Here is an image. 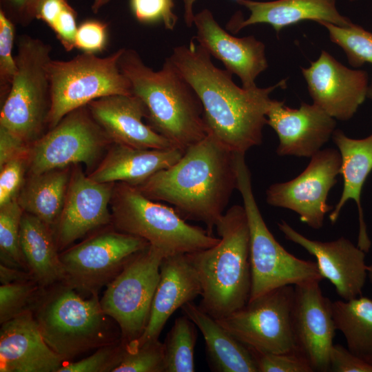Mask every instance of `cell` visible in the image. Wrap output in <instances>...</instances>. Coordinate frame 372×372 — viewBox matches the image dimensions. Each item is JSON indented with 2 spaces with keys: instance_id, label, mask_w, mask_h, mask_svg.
<instances>
[{
  "instance_id": "obj_1",
  "label": "cell",
  "mask_w": 372,
  "mask_h": 372,
  "mask_svg": "<svg viewBox=\"0 0 372 372\" xmlns=\"http://www.w3.org/2000/svg\"><path fill=\"white\" fill-rule=\"evenodd\" d=\"M211 56L191 41L174 48L169 59L199 97L208 134L230 152L245 154L262 143L273 100L270 94L277 88H285L287 79L263 88L240 87L234 82L232 74L216 67Z\"/></svg>"
},
{
  "instance_id": "obj_2",
  "label": "cell",
  "mask_w": 372,
  "mask_h": 372,
  "mask_svg": "<svg viewBox=\"0 0 372 372\" xmlns=\"http://www.w3.org/2000/svg\"><path fill=\"white\" fill-rule=\"evenodd\" d=\"M236 186L235 153L208 134L174 165L135 187L151 200L172 205L183 219L203 223L212 234Z\"/></svg>"
},
{
  "instance_id": "obj_3",
  "label": "cell",
  "mask_w": 372,
  "mask_h": 372,
  "mask_svg": "<svg viewBox=\"0 0 372 372\" xmlns=\"http://www.w3.org/2000/svg\"><path fill=\"white\" fill-rule=\"evenodd\" d=\"M118 63L146 107L147 125L174 147L185 151L208 135L199 97L169 58L155 71L136 50L124 48Z\"/></svg>"
},
{
  "instance_id": "obj_4",
  "label": "cell",
  "mask_w": 372,
  "mask_h": 372,
  "mask_svg": "<svg viewBox=\"0 0 372 372\" xmlns=\"http://www.w3.org/2000/svg\"><path fill=\"white\" fill-rule=\"evenodd\" d=\"M215 228L219 242L189 255L202 286L198 306L220 320L244 307L250 298L249 229L244 207L231 206Z\"/></svg>"
},
{
  "instance_id": "obj_5",
  "label": "cell",
  "mask_w": 372,
  "mask_h": 372,
  "mask_svg": "<svg viewBox=\"0 0 372 372\" xmlns=\"http://www.w3.org/2000/svg\"><path fill=\"white\" fill-rule=\"evenodd\" d=\"M32 313L46 343L66 362L121 339L98 295L85 299L63 282L43 288Z\"/></svg>"
},
{
  "instance_id": "obj_6",
  "label": "cell",
  "mask_w": 372,
  "mask_h": 372,
  "mask_svg": "<svg viewBox=\"0 0 372 372\" xmlns=\"http://www.w3.org/2000/svg\"><path fill=\"white\" fill-rule=\"evenodd\" d=\"M110 207L116 230L145 239L165 257L208 249L220 240L207 229L186 223L174 208L154 202L126 183L114 185Z\"/></svg>"
},
{
  "instance_id": "obj_7",
  "label": "cell",
  "mask_w": 372,
  "mask_h": 372,
  "mask_svg": "<svg viewBox=\"0 0 372 372\" xmlns=\"http://www.w3.org/2000/svg\"><path fill=\"white\" fill-rule=\"evenodd\" d=\"M245 154H236L238 190L249 229L251 289L249 300L285 285H296L324 278L316 262L298 258L288 252L268 229L256 201L251 175Z\"/></svg>"
},
{
  "instance_id": "obj_8",
  "label": "cell",
  "mask_w": 372,
  "mask_h": 372,
  "mask_svg": "<svg viewBox=\"0 0 372 372\" xmlns=\"http://www.w3.org/2000/svg\"><path fill=\"white\" fill-rule=\"evenodd\" d=\"M17 45V72L1 109L0 126L28 143L38 137L47 123L52 48L28 34L21 35Z\"/></svg>"
},
{
  "instance_id": "obj_9",
  "label": "cell",
  "mask_w": 372,
  "mask_h": 372,
  "mask_svg": "<svg viewBox=\"0 0 372 372\" xmlns=\"http://www.w3.org/2000/svg\"><path fill=\"white\" fill-rule=\"evenodd\" d=\"M123 49L105 57L83 52L68 61L51 59L48 67L51 103L47 120L50 129L68 113L94 100L132 94L130 82L118 63Z\"/></svg>"
},
{
  "instance_id": "obj_10",
  "label": "cell",
  "mask_w": 372,
  "mask_h": 372,
  "mask_svg": "<svg viewBox=\"0 0 372 372\" xmlns=\"http://www.w3.org/2000/svg\"><path fill=\"white\" fill-rule=\"evenodd\" d=\"M165 257L149 245L134 254L107 285L101 305L118 325L125 344L137 340L146 328Z\"/></svg>"
},
{
  "instance_id": "obj_11",
  "label": "cell",
  "mask_w": 372,
  "mask_h": 372,
  "mask_svg": "<svg viewBox=\"0 0 372 372\" xmlns=\"http://www.w3.org/2000/svg\"><path fill=\"white\" fill-rule=\"evenodd\" d=\"M149 245L142 238L117 230L99 233L59 254L63 282L79 293L98 295L134 254Z\"/></svg>"
},
{
  "instance_id": "obj_12",
  "label": "cell",
  "mask_w": 372,
  "mask_h": 372,
  "mask_svg": "<svg viewBox=\"0 0 372 372\" xmlns=\"http://www.w3.org/2000/svg\"><path fill=\"white\" fill-rule=\"evenodd\" d=\"M293 298L294 285H285L249 300L242 308L216 320L254 351L271 353L294 351Z\"/></svg>"
},
{
  "instance_id": "obj_13",
  "label": "cell",
  "mask_w": 372,
  "mask_h": 372,
  "mask_svg": "<svg viewBox=\"0 0 372 372\" xmlns=\"http://www.w3.org/2000/svg\"><path fill=\"white\" fill-rule=\"evenodd\" d=\"M107 141H112L87 105L65 116L39 138L30 152V174L84 163L92 167Z\"/></svg>"
},
{
  "instance_id": "obj_14",
  "label": "cell",
  "mask_w": 372,
  "mask_h": 372,
  "mask_svg": "<svg viewBox=\"0 0 372 372\" xmlns=\"http://www.w3.org/2000/svg\"><path fill=\"white\" fill-rule=\"evenodd\" d=\"M341 156L338 149H320L311 157L306 168L296 178L271 185L266 190L267 204L290 209L312 229L322 227L325 215L333 210L328 194L337 183Z\"/></svg>"
},
{
  "instance_id": "obj_15",
  "label": "cell",
  "mask_w": 372,
  "mask_h": 372,
  "mask_svg": "<svg viewBox=\"0 0 372 372\" xmlns=\"http://www.w3.org/2000/svg\"><path fill=\"white\" fill-rule=\"evenodd\" d=\"M320 281L294 285L291 324L296 351L307 358L313 371L328 372L336 329L332 301L323 295Z\"/></svg>"
},
{
  "instance_id": "obj_16",
  "label": "cell",
  "mask_w": 372,
  "mask_h": 372,
  "mask_svg": "<svg viewBox=\"0 0 372 372\" xmlns=\"http://www.w3.org/2000/svg\"><path fill=\"white\" fill-rule=\"evenodd\" d=\"M301 72L313 103L335 119H351L367 98V72L346 67L325 50Z\"/></svg>"
},
{
  "instance_id": "obj_17",
  "label": "cell",
  "mask_w": 372,
  "mask_h": 372,
  "mask_svg": "<svg viewBox=\"0 0 372 372\" xmlns=\"http://www.w3.org/2000/svg\"><path fill=\"white\" fill-rule=\"evenodd\" d=\"M278 227L285 239L316 258L321 276L333 284L342 300L362 296L367 279L364 251L344 236L324 242L304 236L283 220L278 223Z\"/></svg>"
},
{
  "instance_id": "obj_18",
  "label": "cell",
  "mask_w": 372,
  "mask_h": 372,
  "mask_svg": "<svg viewBox=\"0 0 372 372\" xmlns=\"http://www.w3.org/2000/svg\"><path fill=\"white\" fill-rule=\"evenodd\" d=\"M113 183H100L76 167L70 174L64 205L54 229L58 249L112 221Z\"/></svg>"
},
{
  "instance_id": "obj_19",
  "label": "cell",
  "mask_w": 372,
  "mask_h": 372,
  "mask_svg": "<svg viewBox=\"0 0 372 372\" xmlns=\"http://www.w3.org/2000/svg\"><path fill=\"white\" fill-rule=\"evenodd\" d=\"M267 125L276 133L278 156L311 158L329 141L335 130V119L317 105L301 102L291 108L273 99L267 113Z\"/></svg>"
},
{
  "instance_id": "obj_20",
  "label": "cell",
  "mask_w": 372,
  "mask_h": 372,
  "mask_svg": "<svg viewBox=\"0 0 372 372\" xmlns=\"http://www.w3.org/2000/svg\"><path fill=\"white\" fill-rule=\"evenodd\" d=\"M197 43L211 56L220 60L225 69L237 75L242 87H256V79L268 68L265 44L250 35L242 38L232 36L216 21L208 9L194 16Z\"/></svg>"
},
{
  "instance_id": "obj_21",
  "label": "cell",
  "mask_w": 372,
  "mask_h": 372,
  "mask_svg": "<svg viewBox=\"0 0 372 372\" xmlns=\"http://www.w3.org/2000/svg\"><path fill=\"white\" fill-rule=\"evenodd\" d=\"M201 294L200 281L189 254L165 257L161 264L159 280L146 328L137 340L125 344V349L133 350L158 340L173 313Z\"/></svg>"
},
{
  "instance_id": "obj_22",
  "label": "cell",
  "mask_w": 372,
  "mask_h": 372,
  "mask_svg": "<svg viewBox=\"0 0 372 372\" xmlns=\"http://www.w3.org/2000/svg\"><path fill=\"white\" fill-rule=\"evenodd\" d=\"M92 117L114 143L141 149L174 147L143 122L147 110L134 94H114L87 105Z\"/></svg>"
},
{
  "instance_id": "obj_23",
  "label": "cell",
  "mask_w": 372,
  "mask_h": 372,
  "mask_svg": "<svg viewBox=\"0 0 372 372\" xmlns=\"http://www.w3.org/2000/svg\"><path fill=\"white\" fill-rule=\"evenodd\" d=\"M1 325L0 372H58L66 362L46 343L32 311Z\"/></svg>"
},
{
  "instance_id": "obj_24",
  "label": "cell",
  "mask_w": 372,
  "mask_h": 372,
  "mask_svg": "<svg viewBox=\"0 0 372 372\" xmlns=\"http://www.w3.org/2000/svg\"><path fill=\"white\" fill-rule=\"evenodd\" d=\"M331 138L341 156L340 174L343 178L344 185L340 198L329 218L332 224L335 223L347 202L353 200L357 205L359 220L357 245L367 253L371 242L366 231L361 193L372 171V133L365 138L356 139L347 136L341 130L335 129Z\"/></svg>"
},
{
  "instance_id": "obj_25",
  "label": "cell",
  "mask_w": 372,
  "mask_h": 372,
  "mask_svg": "<svg viewBox=\"0 0 372 372\" xmlns=\"http://www.w3.org/2000/svg\"><path fill=\"white\" fill-rule=\"evenodd\" d=\"M236 2L247 8L250 14L246 20L231 22L235 32L249 25L267 23L272 26L278 37L284 28L305 20L323 21L341 27L353 23L338 12L336 0H237Z\"/></svg>"
},
{
  "instance_id": "obj_26",
  "label": "cell",
  "mask_w": 372,
  "mask_h": 372,
  "mask_svg": "<svg viewBox=\"0 0 372 372\" xmlns=\"http://www.w3.org/2000/svg\"><path fill=\"white\" fill-rule=\"evenodd\" d=\"M184 152L176 147L141 149L114 143L88 176L100 183L123 182L136 186L156 172L174 165Z\"/></svg>"
},
{
  "instance_id": "obj_27",
  "label": "cell",
  "mask_w": 372,
  "mask_h": 372,
  "mask_svg": "<svg viewBox=\"0 0 372 372\" xmlns=\"http://www.w3.org/2000/svg\"><path fill=\"white\" fill-rule=\"evenodd\" d=\"M202 333L207 358L211 371L216 372H258L250 349L193 302L182 307Z\"/></svg>"
},
{
  "instance_id": "obj_28",
  "label": "cell",
  "mask_w": 372,
  "mask_h": 372,
  "mask_svg": "<svg viewBox=\"0 0 372 372\" xmlns=\"http://www.w3.org/2000/svg\"><path fill=\"white\" fill-rule=\"evenodd\" d=\"M19 242L28 270L43 288L64 280L53 230L39 218L23 211Z\"/></svg>"
},
{
  "instance_id": "obj_29",
  "label": "cell",
  "mask_w": 372,
  "mask_h": 372,
  "mask_svg": "<svg viewBox=\"0 0 372 372\" xmlns=\"http://www.w3.org/2000/svg\"><path fill=\"white\" fill-rule=\"evenodd\" d=\"M70 174L67 167L30 174L17 201L23 211L35 216L54 231L61 213Z\"/></svg>"
},
{
  "instance_id": "obj_30",
  "label": "cell",
  "mask_w": 372,
  "mask_h": 372,
  "mask_svg": "<svg viewBox=\"0 0 372 372\" xmlns=\"http://www.w3.org/2000/svg\"><path fill=\"white\" fill-rule=\"evenodd\" d=\"M335 328L352 353L372 360V299L359 296L332 302Z\"/></svg>"
},
{
  "instance_id": "obj_31",
  "label": "cell",
  "mask_w": 372,
  "mask_h": 372,
  "mask_svg": "<svg viewBox=\"0 0 372 372\" xmlns=\"http://www.w3.org/2000/svg\"><path fill=\"white\" fill-rule=\"evenodd\" d=\"M196 324L185 315L177 318L163 343L165 372H194Z\"/></svg>"
},
{
  "instance_id": "obj_32",
  "label": "cell",
  "mask_w": 372,
  "mask_h": 372,
  "mask_svg": "<svg viewBox=\"0 0 372 372\" xmlns=\"http://www.w3.org/2000/svg\"><path fill=\"white\" fill-rule=\"evenodd\" d=\"M23 214L17 198L0 207V258L1 264L28 271L19 242Z\"/></svg>"
},
{
  "instance_id": "obj_33",
  "label": "cell",
  "mask_w": 372,
  "mask_h": 372,
  "mask_svg": "<svg viewBox=\"0 0 372 372\" xmlns=\"http://www.w3.org/2000/svg\"><path fill=\"white\" fill-rule=\"evenodd\" d=\"M317 23L327 30L331 41L342 49L351 66L372 64V32L353 23L344 27L323 21Z\"/></svg>"
},
{
  "instance_id": "obj_34",
  "label": "cell",
  "mask_w": 372,
  "mask_h": 372,
  "mask_svg": "<svg viewBox=\"0 0 372 372\" xmlns=\"http://www.w3.org/2000/svg\"><path fill=\"white\" fill-rule=\"evenodd\" d=\"M34 280L0 286V324L25 312L32 311L42 292Z\"/></svg>"
},
{
  "instance_id": "obj_35",
  "label": "cell",
  "mask_w": 372,
  "mask_h": 372,
  "mask_svg": "<svg viewBox=\"0 0 372 372\" xmlns=\"http://www.w3.org/2000/svg\"><path fill=\"white\" fill-rule=\"evenodd\" d=\"M113 372H165L163 343L149 341L133 350L125 349Z\"/></svg>"
},
{
  "instance_id": "obj_36",
  "label": "cell",
  "mask_w": 372,
  "mask_h": 372,
  "mask_svg": "<svg viewBox=\"0 0 372 372\" xmlns=\"http://www.w3.org/2000/svg\"><path fill=\"white\" fill-rule=\"evenodd\" d=\"M125 348L121 339L96 349L93 354L76 362H65L58 372H113Z\"/></svg>"
},
{
  "instance_id": "obj_37",
  "label": "cell",
  "mask_w": 372,
  "mask_h": 372,
  "mask_svg": "<svg viewBox=\"0 0 372 372\" xmlns=\"http://www.w3.org/2000/svg\"><path fill=\"white\" fill-rule=\"evenodd\" d=\"M15 23L0 9V91L6 97L17 72L15 56L12 55L15 38Z\"/></svg>"
},
{
  "instance_id": "obj_38",
  "label": "cell",
  "mask_w": 372,
  "mask_h": 372,
  "mask_svg": "<svg viewBox=\"0 0 372 372\" xmlns=\"http://www.w3.org/2000/svg\"><path fill=\"white\" fill-rule=\"evenodd\" d=\"M258 372H313L307 358L298 351L282 353H260L251 349Z\"/></svg>"
},
{
  "instance_id": "obj_39",
  "label": "cell",
  "mask_w": 372,
  "mask_h": 372,
  "mask_svg": "<svg viewBox=\"0 0 372 372\" xmlns=\"http://www.w3.org/2000/svg\"><path fill=\"white\" fill-rule=\"evenodd\" d=\"M130 2L136 18L141 22L161 20L166 29H174L178 18L173 12L172 0H131Z\"/></svg>"
},
{
  "instance_id": "obj_40",
  "label": "cell",
  "mask_w": 372,
  "mask_h": 372,
  "mask_svg": "<svg viewBox=\"0 0 372 372\" xmlns=\"http://www.w3.org/2000/svg\"><path fill=\"white\" fill-rule=\"evenodd\" d=\"M25 159H13L0 167V207L17 198L23 185Z\"/></svg>"
},
{
  "instance_id": "obj_41",
  "label": "cell",
  "mask_w": 372,
  "mask_h": 372,
  "mask_svg": "<svg viewBox=\"0 0 372 372\" xmlns=\"http://www.w3.org/2000/svg\"><path fill=\"white\" fill-rule=\"evenodd\" d=\"M107 39V25L96 20H87L78 26L75 48L84 52L96 54L102 51Z\"/></svg>"
},
{
  "instance_id": "obj_42",
  "label": "cell",
  "mask_w": 372,
  "mask_h": 372,
  "mask_svg": "<svg viewBox=\"0 0 372 372\" xmlns=\"http://www.w3.org/2000/svg\"><path fill=\"white\" fill-rule=\"evenodd\" d=\"M330 366L333 372H372V360L358 356L339 344L332 347Z\"/></svg>"
},
{
  "instance_id": "obj_43",
  "label": "cell",
  "mask_w": 372,
  "mask_h": 372,
  "mask_svg": "<svg viewBox=\"0 0 372 372\" xmlns=\"http://www.w3.org/2000/svg\"><path fill=\"white\" fill-rule=\"evenodd\" d=\"M67 51L75 48L77 31L76 12L67 3L48 25Z\"/></svg>"
},
{
  "instance_id": "obj_44",
  "label": "cell",
  "mask_w": 372,
  "mask_h": 372,
  "mask_svg": "<svg viewBox=\"0 0 372 372\" xmlns=\"http://www.w3.org/2000/svg\"><path fill=\"white\" fill-rule=\"evenodd\" d=\"M41 0H1V9L14 22L25 26L36 19Z\"/></svg>"
},
{
  "instance_id": "obj_45",
  "label": "cell",
  "mask_w": 372,
  "mask_h": 372,
  "mask_svg": "<svg viewBox=\"0 0 372 372\" xmlns=\"http://www.w3.org/2000/svg\"><path fill=\"white\" fill-rule=\"evenodd\" d=\"M29 156L27 142L0 126V167L11 160Z\"/></svg>"
},
{
  "instance_id": "obj_46",
  "label": "cell",
  "mask_w": 372,
  "mask_h": 372,
  "mask_svg": "<svg viewBox=\"0 0 372 372\" xmlns=\"http://www.w3.org/2000/svg\"><path fill=\"white\" fill-rule=\"evenodd\" d=\"M34 280L28 271L0 265V281L1 285Z\"/></svg>"
},
{
  "instance_id": "obj_47",
  "label": "cell",
  "mask_w": 372,
  "mask_h": 372,
  "mask_svg": "<svg viewBox=\"0 0 372 372\" xmlns=\"http://www.w3.org/2000/svg\"><path fill=\"white\" fill-rule=\"evenodd\" d=\"M184 7V20L187 26L192 27L194 25L195 14L193 6L196 0H182Z\"/></svg>"
},
{
  "instance_id": "obj_48",
  "label": "cell",
  "mask_w": 372,
  "mask_h": 372,
  "mask_svg": "<svg viewBox=\"0 0 372 372\" xmlns=\"http://www.w3.org/2000/svg\"><path fill=\"white\" fill-rule=\"evenodd\" d=\"M110 0H93L91 9L94 13H97Z\"/></svg>"
},
{
  "instance_id": "obj_49",
  "label": "cell",
  "mask_w": 372,
  "mask_h": 372,
  "mask_svg": "<svg viewBox=\"0 0 372 372\" xmlns=\"http://www.w3.org/2000/svg\"><path fill=\"white\" fill-rule=\"evenodd\" d=\"M367 279L372 286V263L367 266Z\"/></svg>"
},
{
  "instance_id": "obj_50",
  "label": "cell",
  "mask_w": 372,
  "mask_h": 372,
  "mask_svg": "<svg viewBox=\"0 0 372 372\" xmlns=\"http://www.w3.org/2000/svg\"><path fill=\"white\" fill-rule=\"evenodd\" d=\"M366 97L372 99V79L369 84Z\"/></svg>"
},
{
  "instance_id": "obj_51",
  "label": "cell",
  "mask_w": 372,
  "mask_h": 372,
  "mask_svg": "<svg viewBox=\"0 0 372 372\" xmlns=\"http://www.w3.org/2000/svg\"><path fill=\"white\" fill-rule=\"evenodd\" d=\"M351 1H358V0H350Z\"/></svg>"
},
{
  "instance_id": "obj_52",
  "label": "cell",
  "mask_w": 372,
  "mask_h": 372,
  "mask_svg": "<svg viewBox=\"0 0 372 372\" xmlns=\"http://www.w3.org/2000/svg\"><path fill=\"white\" fill-rule=\"evenodd\" d=\"M234 1H236L237 0H234Z\"/></svg>"
}]
</instances>
